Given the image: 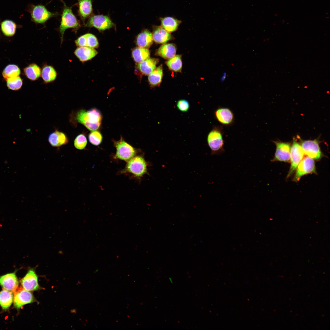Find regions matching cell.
Returning a JSON list of instances; mask_svg holds the SVG:
<instances>
[{
    "instance_id": "cell-30",
    "label": "cell",
    "mask_w": 330,
    "mask_h": 330,
    "mask_svg": "<svg viewBox=\"0 0 330 330\" xmlns=\"http://www.w3.org/2000/svg\"><path fill=\"white\" fill-rule=\"evenodd\" d=\"M166 63L171 70L177 72H180L181 71L182 63L181 55H175L171 58L168 59Z\"/></svg>"
},
{
    "instance_id": "cell-15",
    "label": "cell",
    "mask_w": 330,
    "mask_h": 330,
    "mask_svg": "<svg viewBox=\"0 0 330 330\" xmlns=\"http://www.w3.org/2000/svg\"><path fill=\"white\" fill-rule=\"evenodd\" d=\"M215 115L217 120L221 124L225 125H231L234 120L233 113L228 108H218L215 112Z\"/></svg>"
},
{
    "instance_id": "cell-1",
    "label": "cell",
    "mask_w": 330,
    "mask_h": 330,
    "mask_svg": "<svg viewBox=\"0 0 330 330\" xmlns=\"http://www.w3.org/2000/svg\"><path fill=\"white\" fill-rule=\"evenodd\" d=\"M76 119L89 130L93 131L100 128L102 116L99 110L93 108L88 110H79L77 113Z\"/></svg>"
},
{
    "instance_id": "cell-24",
    "label": "cell",
    "mask_w": 330,
    "mask_h": 330,
    "mask_svg": "<svg viewBox=\"0 0 330 330\" xmlns=\"http://www.w3.org/2000/svg\"><path fill=\"white\" fill-rule=\"evenodd\" d=\"M161 27L168 32H174L177 29L181 21L171 17L160 19Z\"/></svg>"
},
{
    "instance_id": "cell-17",
    "label": "cell",
    "mask_w": 330,
    "mask_h": 330,
    "mask_svg": "<svg viewBox=\"0 0 330 330\" xmlns=\"http://www.w3.org/2000/svg\"><path fill=\"white\" fill-rule=\"evenodd\" d=\"M74 53L80 61L84 62L94 57L97 52L94 48L86 46L78 47L75 50Z\"/></svg>"
},
{
    "instance_id": "cell-4",
    "label": "cell",
    "mask_w": 330,
    "mask_h": 330,
    "mask_svg": "<svg viewBox=\"0 0 330 330\" xmlns=\"http://www.w3.org/2000/svg\"><path fill=\"white\" fill-rule=\"evenodd\" d=\"M207 141L211 150V154L218 155L224 152V142L222 132L220 127H215L210 132L208 135Z\"/></svg>"
},
{
    "instance_id": "cell-5",
    "label": "cell",
    "mask_w": 330,
    "mask_h": 330,
    "mask_svg": "<svg viewBox=\"0 0 330 330\" xmlns=\"http://www.w3.org/2000/svg\"><path fill=\"white\" fill-rule=\"evenodd\" d=\"M28 10L32 21L36 24H44L49 20L59 15L57 12L50 11L45 6L42 4L31 5Z\"/></svg>"
},
{
    "instance_id": "cell-29",
    "label": "cell",
    "mask_w": 330,
    "mask_h": 330,
    "mask_svg": "<svg viewBox=\"0 0 330 330\" xmlns=\"http://www.w3.org/2000/svg\"><path fill=\"white\" fill-rule=\"evenodd\" d=\"M132 54L134 61L139 63L149 58L150 53L147 49L137 47L132 50Z\"/></svg>"
},
{
    "instance_id": "cell-19",
    "label": "cell",
    "mask_w": 330,
    "mask_h": 330,
    "mask_svg": "<svg viewBox=\"0 0 330 330\" xmlns=\"http://www.w3.org/2000/svg\"><path fill=\"white\" fill-rule=\"evenodd\" d=\"M78 16L84 23L86 19L89 17L93 12L92 0H77Z\"/></svg>"
},
{
    "instance_id": "cell-23",
    "label": "cell",
    "mask_w": 330,
    "mask_h": 330,
    "mask_svg": "<svg viewBox=\"0 0 330 330\" xmlns=\"http://www.w3.org/2000/svg\"><path fill=\"white\" fill-rule=\"evenodd\" d=\"M176 50V47L174 44H165L160 46L156 54L163 58L169 59L175 55Z\"/></svg>"
},
{
    "instance_id": "cell-28",
    "label": "cell",
    "mask_w": 330,
    "mask_h": 330,
    "mask_svg": "<svg viewBox=\"0 0 330 330\" xmlns=\"http://www.w3.org/2000/svg\"><path fill=\"white\" fill-rule=\"evenodd\" d=\"M41 75L45 83H49L53 82L55 80L57 73L53 66L46 65L42 68Z\"/></svg>"
},
{
    "instance_id": "cell-25",
    "label": "cell",
    "mask_w": 330,
    "mask_h": 330,
    "mask_svg": "<svg viewBox=\"0 0 330 330\" xmlns=\"http://www.w3.org/2000/svg\"><path fill=\"white\" fill-rule=\"evenodd\" d=\"M163 76V66L161 64L149 75L148 79L150 86L153 87L159 86L162 81Z\"/></svg>"
},
{
    "instance_id": "cell-22",
    "label": "cell",
    "mask_w": 330,
    "mask_h": 330,
    "mask_svg": "<svg viewBox=\"0 0 330 330\" xmlns=\"http://www.w3.org/2000/svg\"><path fill=\"white\" fill-rule=\"evenodd\" d=\"M48 139L50 144L55 147H60L68 142L66 135L63 133L57 130L50 134Z\"/></svg>"
},
{
    "instance_id": "cell-31",
    "label": "cell",
    "mask_w": 330,
    "mask_h": 330,
    "mask_svg": "<svg viewBox=\"0 0 330 330\" xmlns=\"http://www.w3.org/2000/svg\"><path fill=\"white\" fill-rule=\"evenodd\" d=\"M16 27L15 23L10 20H5L1 24L2 32L5 35L8 37L12 36L14 35Z\"/></svg>"
},
{
    "instance_id": "cell-12",
    "label": "cell",
    "mask_w": 330,
    "mask_h": 330,
    "mask_svg": "<svg viewBox=\"0 0 330 330\" xmlns=\"http://www.w3.org/2000/svg\"><path fill=\"white\" fill-rule=\"evenodd\" d=\"M301 146L304 154L313 159H319L322 156L319 145L316 140L303 141Z\"/></svg>"
},
{
    "instance_id": "cell-9",
    "label": "cell",
    "mask_w": 330,
    "mask_h": 330,
    "mask_svg": "<svg viewBox=\"0 0 330 330\" xmlns=\"http://www.w3.org/2000/svg\"><path fill=\"white\" fill-rule=\"evenodd\" d=\"M14 293L13 305L17 309H20L25 305L35 301L33 294L30 291L24 288L16 290Z\"/></svg>"
},
{
    "instance_id": "cell-2",
    "label": "cell",
    "mask_w": 330,
    "mask_h": 330,
    "mask_svg": "<svg viewBox=\"0 0 330 330\" xmlns=\"http://www.w3.org/2000/svg\"><path fill=\"white\" fill-rule=\"evenodd\" d=\"M63 3V8L61 15L60 24L59 31L61 35V42L62 43L63 36L66 30L69 28L73 29L74 31L76 32L81 27L80 21L72 12V7L67 6L62 0Z\"/></svg>"
},
{
    "instance_id": "cell-27",
    "label": "cell",
    "mask_w": 330,
    "mask_h": 330,
    "mask_svg": "<svg viewBox=\"0 0 330 330\" xmlns=\"http://www.w3.org/2000/svg\"><path fill=\"white\" fill-rule=\"evenodd\" d=\"M14 296L12 292L3 289L0 292V306L3 310L8 309L13 302Z\"/></svg>"
},
{
    "instance_id": "cell-16",
    "label": "cell",
    "mask_w": 330,
    "mask_h": 330,
    "mask_svg": "<svg viewBox=\"0 0 330 330\" xmlns=\"http://www.w3.org/2000/svg\"><path fill=\"white\" fill-rule=\"evenodd\" d=\"M78 47L86 46L92 48H97L99 43L96 37L91 33H86L79 37L75 41Z\"/></svg>"
},
{
    "instance_id": "cell-11",
    "label": "cell",
    "mask_w": 330,
    "mask_h": 330,
    "mask_svg": "<svg viewBox=\"0 0 330 330\" xmlns=\"http://www.w3.org/2000/svg\"><path fill=\"white\" fill-rule=\"evenodd\" d=\"M304 153L301 146L298 142L294 141L291 148V166L288 177L290 176L302 160Z\"/></svg>"
},
{
    "instance_id": "cell-10",
    "label": "cell",
    "mask_w": 330,
    "mask_h": 330,
    "mask_svg": "<svg viewBox=\"0 0 330 330\" xmlns=\"http://www.w3.org/2000/svg\"><path fill=\"white\" fill-rule=\"evenodd\" d=\"M23 288L29 291H37L41 289L38 282V276L34 268L30 269L25 275L21 280Z\"/></svg>"
},
{
    "instance_id": "cell-34",
    "label": "cell",
    "mask_w": 330,
    "mask_h": 330,
    "mask_svg": "<svg viewBox=\"0 0 330 330\" xmlns=\"http://www.w3.org/2000/svg\"><path fill=\"white\" fill-rule=\"evenodd\" d=\"M89 140L92 145L97 146L101 144L102 141L103 137L102 134L98 131L96 130L92 131L88 136Z\"/></svg>"
},
{
    "instance_id": "cell-32",
    "label": "cell",
    "mask_w": 330,
    "mask_h": 330,
    "mask_svg": "<svg viewBox=\"0 0 330 330\" xmlns=\"http://www.w3.org/2000/svg\"><path fill=\"white\" fill-rule=\"evenodd\" d=\"M20 74V70L19 67L13 64H9L3 70L2 75L6 80L7 79L19 76Z\"/></svg>"
},
{
    "instance_id": "cell-20",
    "label": "cell",
    "mask_w": 330,
    "mask_h": 330,
    "mask_svg": "<svg viewBox=\"0 0 330 330\" xmlns=\"http://www.w3.org/2000/svg\"><path fill=\"white\" fill-rule=\"evenodd\" d=\"M152 36L154 42L159 44L165 43L171 38L170 34L161 26L154 27Z\"/></svg>"
},
{
    "instance_id": "cell-8",
    "label": "cell",
    "mask_w": 330,
    "mask_h": 330,
    "mask_svg": "<svg viewBox=\"0 0 330 330\" xmlns=\"http://www.w3.org/2000/svg\"><path fill=\"white\" fill-rule=\"evenodd\" d=\"M296 168L294 180L297 181L303 175L315 173V163L313 159L308 156L302 159Z\"/></svg>"
},
{
    "instance_id": "cell-14",
    "label": "cell",
    "mask_w": 330,
    "mask_h": 330,
    "mask_svg": "<svg viewBox=\"0 0 330 330\" xmlns=\"http://www.w3.org/2000/svg\"><path fill=\"white\" fill-rule=\"evenodd\" d=\"M276 151L274 160L280 161L287 162L290 158L291 146L286 143L276 142Z\"/></svg>"
},
{
    "instance_id": "cell-13",
    "label": "cell",
    "mask_w": 330,
    "mask_h": 330,
    "mask_svg": "<svg viewBox=\"0 0 330 330\" xmlns=\"http://www.w3.org/2000/svg\"><path fill=\"white\" fill-rule=\"evenodd\" d=\"M19 282L15 272L0 277V285L3 289L14 292L19 286Z\"/></svg>"
},
{
    "instance_id": "cell-18",
    "label": "cell",
    "mask_w": 330,
    "mask_h": 330,
    "mask_svg": "<svg viewBox=\"0 0 330 330\" xmlns=\"http://www.w3.org/2000/svg\"><path fill=\"white\" fill-rule=\"evenodd\" d=\"M158 62L159 60L157 58H149L139 63L136 66V68L141 74L148 75L156 68Z\"/></svg>"
},
{
    "instance_id": "cell-33",
    "label": "cell",
    "mask_w": 330,
    "mask_h": 330,
    "mask_svg": "<svg viewBox=\"0 0 330 330\" xmlns=\"http://www.w3.org/2000/svg\"><path fill=\"white\" fill-rule=\"evenodd\" d=\"M6 80L8 88L12 90H18L23 85V81L19 76L9 78Z\"/></svg>"
},
{
    "instance_id": "cell-6",
    "label": "cell",
    "mask_w": 330,
    "mask_h": 330,
    "mask_svg": "<svg viewBox=\"0 0 330 330\" xmlns=\"http://www.w3.org/2000/svg\"><path fill=\"white\" fill-rule=\"evenodd\" d=\"M113 143L116 149L114 159L128 162L136 156L137 149L126 142L123 137H121L118 141H114Z\"/></svg>"
},
{
    "instance_id": "cell-36",
    "label": "cell",
    "mask_w": 330,
    "mask_h": 330,
    "mask_svg": "<svg viewBox=\"0 0 330 330\" xmlns=\"http://www.w3.org/2000/svg\"><path fill=\"white\" fill-rule=\"evenodd\" d=\"M176 105L178 109L182 112H187L189 108L188 101L185 99L179 100L177 102Z\"/></svg>"
},
{
    "instance_id": "cell-35",
    "label": "cell",
    "mask_w": 330,
    "mask_h": 330,
    "mask_svg": "<svg viewBox=\"0 0 330 330\" xmlns=\"http://www.w3.org/2000/svg\"><path fill=\"white\" fill-rule=\"evenodd\" d=\"M87 140L86 137L83 134L78 135L74 141V145L77 149L82 150L84 149L86 145Z\"/></svg>"
},
{
    "instance_id": "cell-37",
    "label": "cell",
    "mask_w": 330,
    "mask_h": 330,
    "mask_svg": "<svg viewBox=\"0 0 330 330\" xmlns=\"http://www.w3.org/2000/svg\"><path fill=\"white\" fill-rule=\"evenodd\" d=\"M226 73L225 72L223 74L221 78V81H222L225 80L226 76Z\"/></svg>"
},
{
    "instance_id": "cell-3",
    "label": "cell",
    "mask_w": 330,
    "mask_h": 330,
    "mask_svg": "<svg viewBox=\"0 0 330 330\" xmlns=\"http://www.w3.org/2000/svg\"><path fill=\"white\" fill-rule=\"evenodd\" d=\"M147 171V163L145 159L141 156H137L127 162L125 168L120 171V173H130L139 178Z\"/></svg>"
},
{
    "instance_id": "cell-7",
    "label": "cell",
    "mask_w": 330,
    "mask_h": 330,
    "mask_svg": "<svg viewBox=\"0 0 330 330\" xmlns=\"http://www.w3.org/2000/svg\"><path fill=\"white\" fill-rule=\"evenodd\" d=\"M114 25L108 16L99 15L91 16L85 24L86 27H94L100 31L110 29Z\"/></svg>"
},
{
    "instance_id": "cell-21",
    "label": "cell",
    "mask_w": 330,
    "mask_h": 330,
    "mask_svg": "<svg viewBox=\"0 0 330 330\" xmlns=\"http://www.w3.org/2000/svg\"><path fill=\"white\" fill-rule=\"evenodd\" d=\"M152 34L148 30H145L137 36L136 44L139 47L147 49L152 44Z\"/></svg>"
},
{
    "instance_id": "cell-26",
    "label": "cell",
    "mask_w": 330,
    "mask_h": 330,
    "mask_svg": "<svg viewBox=\"0 0 330 330\" xmlns=\"http://www.w3.org/2000/svg\"><path fill=\"white\" fill-rule=\"evenodd\" d=\"M24 72L28 79L32 81H35L41 76V70L38 65L32 63L24 68Z\"/></svg>"
}]
</instances>
